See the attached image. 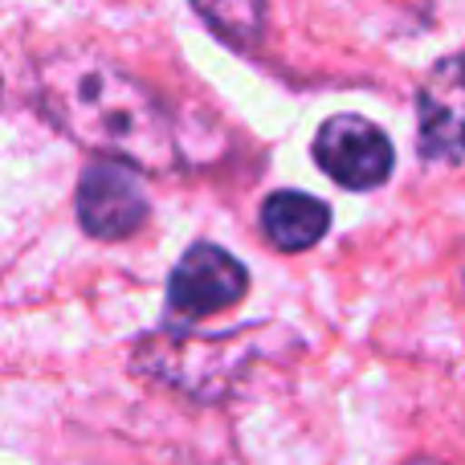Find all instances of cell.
<instances>
[{
  "mask_svg": "<svg viewBox=\"0 0 465 465\" xmlns=\"http://www.w3.org/2000/svg\"><path fill=\"white\" fill-rule=\"evenodd\" d=\"M135 163L103 155L78 180V221L90 237L123 241L147 221V193L135 176Z\"/></svg>",
  "mask_w": 465,
  "mask_h": 465,
  "instance_id": "277c9868",
  "label": "cell"
},
{
  "mask_svg": "<svg viewBox=\"0 0 465 465\" xmlns=\"http://www.w3.org/2000/svg\"><path fill=\"white\" fill-rule=\"evenodd\" d=\"M262 5L265 0H193V8L204 16V25L237 49L253 45L262 37Z\"/></svg>",
  "mask_w": 465,
  "mask_h": 465,
  "instance_id": "ba28073f",
  "label": "cell"
},
{
  "mask_svg": "<svg viewBox=\"0 0 465 465\" xmlns=\"http://www.w3.org/2000/svg\"><path fill=\"white\" fill-rule=\"evenodd\" d=\"M37 103L86 152L135 163L139 172H168L180 160L163 103L98 54L65 49L45 57L37 65Z\"/></svg>",
  "mask_w": 465,
  "mask_h": 465,
  "instance_id": "6da1fadb",
  "label": "cell"
},
{
  "mask_svg": "<svg viewBox=\"0 0 465 465\" xmlns=\"http://www.w3.org/2000/svg\"><path fill=\"white\" fill-rule=\"evenodd\" d=\"M314 160L335 184L368 193L392 176V143L363 114H335L314 135Z\"/></svg>",
  "mask_w": 465,
  "mask_h": 465,
  "instance_id": "3957f363",
  "label": "cell"
},
{
  "mask_svg": "<svg viewBox=\"0 0 465 465\" xmlns=\"http://www.w3.org/2000/svg\"><path fill=\"white\" fill-rule=\"evenodd\" d=\"M420 114V155L429 163L465 160V49L450 54L429 70L417 94Z\"/></svg>",
  "mask_w": 465,
  "mask_h": 465,
  "instance_id": "8992f818",
  "label": "cell"
},
{
  "mask_svg": "<svg viewBox=\"0 0 465 465\" xmlns=\"http://www.w3.org/2000/svg\"><path fill=\"white\" fill-rule=\"evenodd\" d=\"M282 331L265 327H237V331H176L160 327L135 347V371L163 388H176L184 396L213 404L225 401L232 388L253 371V363L265 355L270 339Z\"/></svg>",
  "mask_w": 465,
  "mask_h": 465,
  "instance_id": "7a4b0ae2",
  "label": "cell"
},
{
  "mask_svg": "<svg viewBox=\"0 0 465 465\" xmlns=\"http://www.w3.org/2000/svg\"><path fill=\"white\" fill-rule=\"evenodd\" d=\"M249 290V273L225 249L209 245H193L184 257L176 262L168 278V302L176 314L184 319H209V314L229 311L232 302H241Z\"/></svg>",
  "mask_w": 465,
  "mask_h": 465,
  "instance_id": "5b68a950",
  "label": "cell"
},
{
  "mask_svg": "<svg viewBox=\"0 0 465 465\" xmlns=\"http://www.w3.org/2000/svg\"><path fill=\"white\" fill-rule=\"evenodd\" d=\"M331 209L311 193H273L262 204V229L273 249L282 253H298V249L319 245L327 237Z\"/></svg>",
  "mask_w": 465,
  "mask_h": 465,
  "instance_id": "52a82bcc",
  "label": "cell"
}]
</instances>
